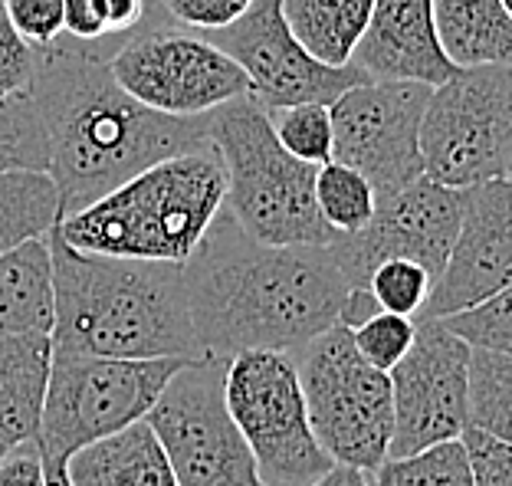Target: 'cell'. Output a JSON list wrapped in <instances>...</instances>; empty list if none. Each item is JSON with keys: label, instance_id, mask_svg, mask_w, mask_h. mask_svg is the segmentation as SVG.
Returning a JSON list of instances; mask_svg holds the SVG:
<instances>
[{"label": "cell", "instance_id": "1", "mask_svg": "<svg viewBox=\"0 0 512 486\" xmlns=\"http://www.w3.org/2000/svg\"><path fill=\"white\" fill-rule=\"evenodd\" d=\"M27 99L43 132L46 175L60 191V221L158 161L211 148V112L174 119L142 106L115 83L109 53L69 37L40 50Z\"/></svg>", "mask_w": 512, "mask_h": 486}, {"label": "cell", "instance_id": "2", "mask_svg": "<svg viewBox=\"0 0 512 486\" xmlns=\"http://www.w3.org/2000/svg\"><path fill=\"white\" fill-rule=\"evenodd\" d=\"M191 322L204 355L302 349L339 326L352 286L329 247H270L227 211L184 263Z\"/></svg>", "mask_w": 512, "mask_h": 486}, {"label": "cell", "instance_id": "3", "mask_svg": "<svg viewBox=\"0 0 512 486\" xmlns=\"http://www.w3.org/2000/svg\"><path fill=\"white\" fill-rule=\"evenodd\" d=\"M53 260V349L99 358H201L181 263L76 250L46 234Z\"/></svg>", "mask_w": 512, "mask_h": 486}, {"label": "cell", "instance_id": "4", "mask_svg": "<svg viewBox=\"0 0 512 486\" xmlns=\"http://www.w3.org/2000/svg\"><path fill=\"white\" fill-rule=\"evenodd\" d=\"M224 194L220 158L204 148L145 168L56 230L69 247L86 253L184 266L224 211Z\"/></svg>", "mask_w": 512, "mask_h": 486}, {"label": "cell", "instance_id": "5", "mask_svg": "<svg viewBox=\"0 0 512 486\" xmlns=\"http://www.w3.org/2000/svg\"><path fill=\"white\" fill-rule=\"evenodd\" d=\"M211 148L224 168V211L270 247H329L339 237L319 217L316 165L279 145L270 109L250 92L211 112Z\"/></svg>", "mask_w": 512, "mask_h": 486}, {"label": "cell", "instance_id": "6", "mask_svg": "<svg viewBox=\"0 0 512 486\" xmlns=\"http://www.w3.org/2000/svg\"><path fill=\"white\" fill-rule=\"evenodd\" d=\"M191 358H99L53 349L37 444L46 467L122 427L145 421L174 372Z\"/></svg>", "mask_w": 512, "mask_h": 486}, {"label": "cell", "instance_id": "7", "mask_svg": "<svg viewBox=\"0 0 512 486\" xmlns=\"http://www.w3.org/2000/svg\"><path fill=\"white\" fill-rule=\"evenodd\" d=\"M309 424L335 464L378 470L391 454V378L358 355L352 329L332 326L293 352Z\"/></svg>", "mask_w": 512, "mask_h": 486}, {"label": "cell", "instance_id": "8", "mask_svg": "<svg viewBox=\"0 0 512 486\" xmlns=\"http://www.w3.org/2000/svg\"><path fill=\"white\" fill-rule=\"evenodd\" d=\"M224 398L263 486H312L335 467L312 434L306 395L289 352H240L227 362Z\"/></svg>", "mask_w": 512, "mask_h": 486}, {"label": "cell", "instance_id": "9", "mask_svg": "<svg viewBox=\"0 0 512 486\" xmlns=\"http://www.w3.org/2000/svg\"><path fill=\"white\" fill-rule=\"evenodd\" d=\"M424 175L470 191L506 178L512 158V66L457 69L430 89L421 119Z\"/></svg>", "mask_w": 512, "mask_h": 486}, {"label": "cell", "instance_id": "10", "mask_svg": "<svg viewBox=\"0 0 512 486\" xmlns=\"http://www.w3.org/2000/svg\"><path fill=\"white\" fill-rule=\"evenodd\" d=\"M230 358L184 362L148 411L178 486H263L256 460L224 398Z\"/></svg>", "mask_w": 512, "mask_h": 486}, {"label": "cell", "instance_id": "11", "mask_svg": "<svg viewBox=\"0 0 512 486\" xmlns=\"http://www.w3.org/2000/svg\"><path fill=\"white\" fill-rule=\"evenodd\" d=\"M109 69L128 96L174 119L214 112L250 92L243 69L204 33L181 27H145L115 46Z\"/></svg>", "mask_w": 512, "mask_h": 486}, {"label": "cell", "instance_id": "12", "mask_svg": "<svg viewBox=\"0 0 512 486\" xmlns=\"http://www.w3.org/2000/svg\"><path fill=\"white\" fill-rule=\"evenodd\" d=\"M430 86L378 83L368 79L332 102V161L348 165L371 181L378 201L391 198L424 175L421 119Z\"/></svg>", "mask_w": 512, "mask_h": 486}, {"label": "cell", "instance_id": "13", "mask_svg": "<svg viewBox=\"0 0 512 486\" xmlns=\"http://www.w3.org/2000/svg\"><path fill=\"white\" fill-rule=\"evenodd\" d=\"M470 358L473 349L444 319L421 316L414 345L388 375L394 401L388 457H411L460 441L470 427Z\"/></svg>", "mask_w": 512, "mask_h": 486}, {"label": "cell", "instance_id": "14", "mask_svg": "<svg viewBox=\"0 0 512 486\" xmlns=\"http://www.w3.org/2000/svg\"><path fill=\"white\" fill-rule=\"evenodd\" d=\"M234 60L250 83V96L266 109H289L302 102L332 106L352 86L368 83L355 63L325 66L302 46L283 17V0H253V7L224 30L204 33Z\"/></svg>", "mask_w": 512, "mask_h": 486}, {"label": "cell", "instance_id": "15", "mask_svg": "<svg viewBox=\"0 0 512 486\" xmlns=\"http://www.w3.org/2000/svg\"><path fill=\"white\" fill-rule=\"evenodd\" d=\"M463 221V191L421 175L391 198L378 201L375 217L358 234H339L329 253L345 283L365 289L384 260H414L440 280Z\"/></svg>", "mask_w": 512, "mask_h": 486}, {"label": "cell", "instance_id": "16", "mask_svg": "<svg viewBox=\"0 0 512 486\" xmlns=\"http://www.w3.org/2000/svg\"><path fill=\"white\" fill-rule=\"evenodd\" d=\"M512 286V181L463 191V221L450 260L434 283L424 319H447Z\"/></svg>", "mask_w": 512, "mask_h": 486}, {"label": "cell", "instance_id": "17", "mask_svg": "<svg viewBox=\"0 0 512 486\" xmlns=\"http://www.w3.org/2000/svg\"><path fill=\"white\" fill-rule=\"evenodd\" d=\"M352 63L378 83L444 86L457 73L437 37L430 0H375Z\"/></svg>", "mask_w": 512, "mask_h": 486}, {"label": "cell", "instance_id": "18", "mask_svg": "<svg viewBox=\"0 0 512 486\" xmlns=\"http://www.w3.org/2000/svg\"><path fill=\"white\" fill-rule=\"evenodd\" d=\"M73 486H178L148 421H135L66 460Z\"/></svg>", "mask_w": 512, "mask_h": 486}, {"label": "cell", "instance_id": "19", "mask_svg": "<svg viewBox=\"0 0 512 486\" xmlns=\"http://www.w3.org/2000/svg\"><path fill=\"white\" fill-rule=\"evenodd\" d=\"M53 332L50 240L37 237L0 253V335Z\"/></svg>", "mask_w": 512, "mask_h": 486}, {"label": "cell", "instance_id": "20", "mask_svg": "<svg viewBox=\"0 0 512 486\" xmlns=\"http://www.w3.org/2000/svg\"><path fill=\"white\" fill-rule=\"evenodd\" d=\"M437 37L457 69L512 66V17L503 0H430Z\"/></svg>", "mask_w": 512, "mask_h": 486}, {"label": "cell", "instance_id": "21", "mask_svg": "<svg viewBox=\"0 0 512 486\" xmlns=\"http://www.w3.org/2000/svg\"><path fill=\"white\" fill-rule=\"evenodd\" d=\"M375 0H283L293 37L325 66H348L362 43Z\"/></svg>", "mask_w": 512, "mask_h": 486}, {"label": "cell", "instance_id": "22", "mask_svg": "<svg viewBox=\"0 0 512 486\" xmlns=\"http://www.w3.org/2000/svg\"><path fill=\"white\" fill-rule=\"evenodd\" d=\"M50 335H0V418L37 437L50 378Z\"/></svg>", "mask_w": 512, "mask_h": 486}, {"label": "cell", "instance_id": "23", "mask_svg": "<svg viewBox=\"0 0 512 486\" xmlns=\"http://www.w3.org/2000/svg\"><path fill=\"white\" fill-rule=\"evenodd\" d=\"M60 224V191L46 171H0V253Z\"/></svg>", "mask_w": 512, "mask_h": 486}, {"label": "cell", "instance_id": "24", "mask_svg": "<svg viewBox=\"0 0 512 486\" xmlns=\"http://www.w3.org/2000/svg\"><path fill=\"white\" fill-rule=\"evenodd\" d=\"M470 427L512 444V355L473 349Z\"/></svg>", "mask_w": 512, "mask_h": 486}, {"label": "cell", "instance_id": "25", "mask_svg": "<svg viewBox=\"0 0 512 486\" xmlns=\"http://www.w3.org/2000/svg\"><path fill=\"white\" fill-rule=\"evenodd\" d=\"M316 207L335 234H358L375 217L378 194L362 171L329 161L316 171Z\"/></svg>", "mask_w": 512, "mask_h": 486}, {"label": "cell", "instance_id": "26", "mask_svg": "<svg viewBox=\"0 0 512 486\" xmlns=\"http://www.w3.org/2000/svg\"><path fill=\"white\" fill-rule=\"evenodd\" d=\"M368 480L371 486H473V473L463 444L447 441L411 457H388Z\"/></svg>", "mask_w": 512, "mask_h": 486}, {"label": "cell", "instance_id": "27", "mask_svg": "<svg viewBox=\"0 0 512 486\" xmlns=\"http://www.w3.org/2000/svg\"><path fill=\"white\" fill-rule=\"evenodd\" d=\"M273 132L279 145L289 155L306 161V165H329L335 152V132H332V112L322 102H302V106L276 109L270 112Z\"/></svg>", "mask_w": 512, "mask_h": 486}, {"label": "cell", "instance_id": "28", "mask_svg": "<svg viewBox=\"0 0 512 486\" xmlns=\"http://www.w3.org/2000/svg\"><path fill=\"white\" fill-rule=\"evenodd\" d=\"M437 276L427 270V266L414 263V260H384L375 266L368 280V293L378 303L381 312H398V316H421V309L427 306L430 293H434Z\"/></svg>", "mask_w": 512, "mask_h": 486}, {"label": "cell", "instance_id": "29", "mask_svg": "<svg viewBox=\"0 0 512 486\" xmlns=\"http://www.w3.org/2000/svg\"><path fill=\"white\" fill-rule=\"evenodd\" d=\"M0 171H46V145L27 92L0 99Z\"/></svg>", "mask_w": 512, "mask_h": 486}, {"label": "cell", "instance_id": "30", "mask_svg": "<svg viewBox=\"0 0 512 486\" xmlns=\"http://www.w3.org/2000/svg\"><path fill=\"white\" fill-rule=\"evenodd\" d=\"M447 329L457 332L470 349L512 355V286L490 296L486 303L447 316Z\"/></svg>", "mask_w": 512, "mask_h": 486}, {"label": "cell", "instance_id": "31", "mask_svg": "<svg viewBox=\"0 0 512 486\" xmlns=\"http://www.w3.org/2000/svg\"><path fill=\"white\" fill-rule=\"evenodd\" d=\"M414 335H417L414 319L378 309L375 316H368L362 326L352 329V342H355L358 355H362L371 368L391 375L394 365H398L407 355V349L414 345Z\"/></svg>", "mask_w": 512, "mask_h": 486}, {"label": "cell", "instance_id": "32", "mask_svg": "<svg viewBox=\"0 0 512 486\" xmlns=\"http://www.w3.org/2000/svg\"><path fill=\"white\" fill-rule=\"evenodd\" d=\"M37 56L40 50H33L17 33L14 20H10L4 0H0V99H14L23 96L33 83L37 73Z\"/></svg>", "mask_w": 512, "mask_h": 486}, {"label": "cell", "instance_id": "33", "mask_svg": "<svg viewBox=\"0 0 512 486\" xmlns=\"http://www.w3.org/2000/svg\"><path fill=\"white\" fill-rule=\"evenodd\" d=\"M460 444L467 450L473 486H512V444L467 427L460 434Z\"/></svg>", "mask_w": 512, "mask_h": 486}, {"label": "cell", "instance_id": "34", "mask_svg": "<svg viewBox=\"0 0 512 486\" xmlns=\"http://www.w3.org/2000/svg\"><path fill=\"white\" fill-rule=\"evenodd\" d=\"M10 20L33 50H46L63 37L66 0H4Z\"/></svg>", "mask_w": 512, "mask_h": 486}, {"label": "cell", "instance_id": "35", "mask_svg": "<svg viewBox=\"0 0 512 486\" xmlns=\"http://www.w3.org/2000/svg\"><path fill=\"white\" fill-rule=\"evenodd\" d=\"M158 4L181 27L214 33L240 20L253 7V0H158Z\"/></svg>", "mask_w": 512, "mask_h": 486}, {"label": "cell", "instance_id": "36", "mask_svg": "<svg viewBox=\"0 0 512 486\" xmlns=\"http://www.w3.org/2000/svg\"><path fill=\"white\" fill-rule=\"evenodd\" d=\"M63 37L112 56V50H102V43L109 40L102 0H66V7H63Z\"/></svg>", "mask_w": 512, "mask_h": 486}, {"label": "cell", "instance_id": "37", "mask_svg": "<svg viewBox=\"0 0 512 486\" xmlns=\"http://www.w3.org/2000/svg\"><path fill=\"white\" fill-rule=\"evenodd\" d=\"M0 486H46V467L37 441H23L0 457Z\"/></svg>", "mask_w": 512, "mask_h": 486}, {"label": "cell", "instance_id": "38", "mask_svg": "<svg viewBox=\"0 0 512 486\" xmlns=\"http://www.w3.org/2000/svg\"><path fill=\"white\" fill-rule=\"evenodd\" d=\"M106 10V27L109 37L125 40L128 33H135L148 17V0H102Z\"/></svg>", "mask_w": 512, "mask_h": 486}, {"label": "cell", "instance_id": "39", "mask_svg": "<svg viewBox=\"0 0 512 486\" xmlns=\"http://www.w3.org/2000/svg\"><path fill=\"white\" fill-rule=\"evenodd\" d=\"M312 486H371L368 473L365 470H355V467H345V464H335L322 480H316Z\"/></svg>", "mask_w": 512, "mask_h": 486}, {"label": "cell", "instance_id": "40", "mask_svg": "<svg viewBox=\"0 0 512 486\" xmlns=\"http://www.w3.org/2000/svg\"><path fill=\"white\" fill-rule=\"evenodd\" d=\"M46 486H73V480H69L66 467H46Z\"/></svg>", "mask_w": 512, "mask_h": 486}, {"label": "cell", "instance_id": "41", "mask_svg": "<svg viewBox=\"0 0 512 486\" xmlns=\"http://www.w3.org/2000/svg\"><path fill=\"white\" fill-rule=\"evenodd\" d=\"M503 7H506V14L512 17V0H503Z\"/></svg>", "mask_w": 512, "mask_h": 486}, {"label": "cell", "instance_id": "42", "mask_svg": "<svg viewBox=\"0 0 512 486\" xmlns=\"http://www.w3.org/2000/svg\"><path fill=\"white\" fill-rule=\"evenodd\" d=\"M506 178L512 181V158H509V171H506Z\"/></svg>", "mask_w": 512, "mask_h": 486}]
</instances>
